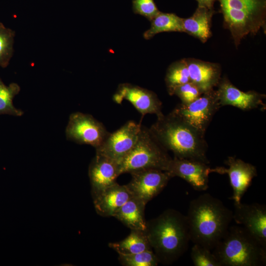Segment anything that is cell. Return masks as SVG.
Masks as SVG:
<instances>
[{"mask_svg":"<svg viewBox=\"0 0 266 266\" xmlns=\"http://www.w3.org/2000/svg\"><path fill=\"white\" fill-rule=\"evenodd\" d=\"M186 216L191 241L210 250L224 236L233 220V212L208 193L192 200Z\"/></svg>","mask_w":266,"mask_h":266,"instance_id":"obj_1","label":"cell"},{"mask_svg":"<svg viewBox=\"0 0 266 266\" xmlns=\"http://www.w3.org/2000/svg\"><path fill=\"white\" fill-rule=\"evenodd\" d=\"M145 232L159 263L164 265L178 260L191 241L186 216L173 209L146 221Z\"/></svg>","mask_w":266,"mask_h":266,"instance_id":"obj_2","label":"cell"},{"mask_svg":"<svg viewBox=\"0 0 266 266\" xmlns=\"http://www.w3.org/2000/svg\"><path fill=\"white\" fill-rule=\"evenodd\" d=\"M149 130L160 144L174 157L209 164L204 136L171 112L157 117Z\"/></svg>","mask_w":266,"mask_h":266,"instance_id":"obj_3","label":"cell"},{"mask_svg":"<svg viewBox=\"0 0 266 266\" xmlns=\"http://www.w3.org/2000/svg\"><path fill=\"white\" fill-rule=\"evenodd\" d=\"M212 253L221 266L266 264V247L241 226L229 227Z\"/></svg>","mask_w":266,"mask_h":266,"instance_id":"obj_4","label":"cell"},{"mask_svg":"<svg viewBox=\"0 0 266 266\" xmlns=\"http://www.w3.org/2000/svg\"><path fill=\"white\" fill-rule=\"evenodd\" d=\"M220 4L224 27L231 33L237 47L248 35L265 30L266 0H217Z\"/></svg>","mask_w":266,"mask_h":266,"instance_id":"obj_5","label":"cell"},{"mask_svg":"<svg viewBox=\"0 0 266 266\" xmlns=\"http://www.w3.org/2000/svg\"><path fill=\"white\" fill-rule=\"evenodd\" d=\"M171 158L154 136L149 128L142 125L135 144L118 163L120 174L148 169L166 171Z\"/></svg>","mask_w":266,"mask_h":266,"instance_id":"obj_6","label":"cell"},{"mask_svg":"<svg viewBox=\"0 0 266 266\" xmlns=\"http://www.w3.org/2000/svg\"><path fill=\"white\" fill-rule=\"evenodd\" d=\"M220 107L217 91L213 89L189 103L178 104L171 112L204 136L213 116Z\"/></svg>","mask_w":266,"mask_h":266,"instance_id":"obj_7","label":"cell"},{"mask_svg":"<svg viewBox=\"0 0 266 266\" xmlns=\"http://www.w3.org/2000/svg\"><path fill=\"white\" fill-rule=\"evenodd\" d=\"M110 133L103 124L92 115L77 112L69 118L66 130L67 138L80 144H88L96 149Z\"/></svg>","mask_w":266,"mask_h":266,"instance_id":"obj_8","label":"cell"},{"mask_svg":"<svg viewBox=\"0 0 266 266\" xmlns=\"http://www.w3.org/2000/svg\"><path fill=\"white\" fill-rule=\"evenodd\" d=\"M141 126L140 123L128 121L115 132L109 133L103 143L96 149V153L104 155L118 163L134 147Z\"/></svg>","mask_w":266,"mask_h":266,"instance_id":"obj_9","label":"cell"},{"mask_svg":"<svg viewBox=\"0 0 266 266\" xmlns=\"http://www.w3.org/2000/svg\"><path fill=\"white\" fill-rule=\"evenodd\" d=\"M132 179L126 185L133 197L146 204L159 194L172 178L166 171L148 169L130 173Z\"/></svg>","mask_w":266,"mask_h":266,"instance_id":"obj_10","label":"cell"},{"mask_svg":"<svg viewBox=\"0 0 266 266\" xmlns=\"http://www.w3.org/2000/svg\"><path fill=\"white\" fill-rule=\"evenodd\" d=\"M114 102L121 104L124 100L131 102L143 117L154 114L162 116V103L156 93L152 91L130 83L119 85L113 96Z\"/></svg>","mask_w":266,"mask_h":266,"instance_id":"obj_11","label":"cell"},{"mask_svg":"<svg viewBox=\"0 0 266 266\" xmlns=\"http://www.w3.org/2000/svg\"><path fill=\"white\" fill-rule=\"evenodd\" d=\"M225 163L228 167L220 166L210 168V173L228 175L233 190V194L231 199L234 201V203H239L252 180L257 176V169L252 164L234 157H229Z\"/></svg>","mask_w":266,"mask_h":266,"instance_id":"obj_12","label":"cell"},{"mask_svg":"<svg viewBox=\"0 0 266 266\" xmlns=\"http://www.w3.org/2000/svg\"><path fill=\"white\" fill-rule=\"evenodd\" d=\"M204 162L174 157L170 160L166 171L172 177L177 176L187 181L195 190H206L208 187L210 167Z\"/></svg>","mask_w":266,"mask_h":266,"instance_id":"obj_13","label":"cell"},{"mask_svg":"<svg viewBox=\"0 0 266 266\" xmlns=\"http://www.w3.org/2000/svg\"><path fill=\"white\" fill-rule=\"evenodd\" d=\"M233 220L246 229L266 247V206L265 204L234 203Z\"/></svg>","mask_w":266,"mask_h":266,"instance_id":"obj_14","label":"cell"},{"mask_svg":"<svg viewBox=\"0 0 266 266\" xmlns=\"http://www.w3.org/2000/svg\"><path fill=\"white\" fill-rule=\"evenodd\" d=\"M216 90L220 105H231L244 111L265 106V94L254 91L243 92L233 84L226 76L221 78Z\"/></svg>","mask_w":266,"mask_h":266,"instance_id":"obj_15","label":"cell"},{"mask_svg":"<svg viewBox=\"0 0 266 266\" xmlns=\"http://www.w3.org/2000/svg\"><path fill=\"white\" fill-rule=\"evenodd\" d=\"M98 214L113 217L116 212L133 196L126 185L117 182L93 195Z\"/></svg>","mask_w":266,"mask_h":266,"instance_id":"obj_16","label":"cell"},{"mask_svg":"<svg viewBox=\"0 0 266 266\" xmlns=\"http://www.w3.org/2000/svg\"><path fill=\"white\" fill-rule=\"evenodd\" d=\"M120 175L117 161L96 153L89 168L92 194L115 183Z\"/></svg>","mask_w":266,"mask_h":266,"instance_id":"obj_17","label":"cell"},{"mask_svg":"<svg viewBox=\"0 0 266 266\" xmlns=\"http://www.w3.org/2000/svg\"><path fill=\"white\" fill-rule=\"evenodd\" d=\"M185 59L191 82L203 93L217 86L221 74L219 64L192 58Z\"/></svg>","mask_w":266,"mask_h":266,"instance_id":"obj_18","label":"cell"},{"mask_svg":"<svg viewBox=\"0 0 266 266\" xmlns=\"http://www.w3.org/2000/svg\"><path fill=\"white\" fill-rule=\"evenodd\" d=\"M214 9L199 6L193 14L187 18H182L183 33H185L205 43L211 36V20Z\"/></svg>","mask_w":266,"mask_h":266,"instance_id":"obj_19","label":"cell"},{"mask_svg":"<svg viewBox=\"0 0 266 266\" xmlns=\"http://www.w3.org/2000/svg\"><path fill=\"white\" fill-rule=\"evenodd\" d=\"M146 203L132 197L114 214L119 220L131 230L145 231L146 221L144 217Z\"/></svg>","mask_w":266,"mask_h":266,"instance_id":"obj_20","label":"cell"},{"mask_svg":"<svg viewBox=\"0 0 266 266\" xmlns=\"http://www.w3.org/2000/svg\"><path fill=\"white\" fill-rule=\"evenodd\" d=\"M118 254H131L152 250L145 231L131 230L125 239L108 244Z\"/></svg>","mask_w":266,"mask_h":266,"instance_id":"obj_21","label":"cell"},{"mask_svg":"<svg viewBox=\"0 0 266 266\" xmlns=\"http://www.w3.org/2000/svg\"><path fill=\"white\" fill-rule=\"evenodd\" d=\"M182 18L174 13L160 11L150 21V28L144 33L143 37L148 40L156 34L163 32L183 33Z\"/></svg>","mask_w":266,"mask_h":266,"instance_id":"obj_22","label":"cell"},{"mask_svg":"<svg viewBox=\"0 0 266 266\" xmlns=\"http://www.w3.org/2000/svg\"><path fill=\"white\" fill-rule=\"evenodd\" d=\"M190 81L185 58L175 61L169 66L166 72L165 83L169 95H173L176 88Z\"/></svg>","mask_w":266,"mask_h":266,"instance_id":"obj_23","label":"cell"},{"mask_svg":"<svg viewBox=\"0 0 266 266\" xmlns=\"http://www.w3.org/2000/svg\"><path fill=\"white\" fill-rule=\"evenodd\" d=\"M20 91V86L15 83L6 86L0 79V114H9L21 116L24 112L14 107L12 101Z\"/></svg>","mask_w":266,"mask_h":266,"instance_id":"obj_24","label":"cell"},{"mask_svg":"<svg viewBox=\"0 0 266 266\" xmlns=\"http://www.w3.org/2000/svg\"><path fill=\"white\" fill-rule=\"evenodd\" d=\"M118 259L125 266H156L159 263L153 250L131 254H119Z\"/></svg>","mask_w":266,"mask_h":266,"instance_id":"obj_25","label":"cell"},{"mask_svg":"<svg viewBox=\"0 0 266 266\" xmlns=\"http://www.w3.org/2000/svg\"><path fill=\"white\" fill-rule=\"evenodd\" d=\"M15 32L0 23V66L6 67L13 53Z\"/></svg>","mask_w":266,"mask_h":266,"instance_id":"obj_26","label":"cell"},{"mask_svg":"<svg viewBox=\"0 0 266 266\" xmlns=\"http://www.w3.org/2000/svg\"><path fill=\"white\" fill-rule=\"evenodd\" d=\"M191 257L195 266H221L211 250L197 244L192 247Z\"/></svg>","mask_w":266,"mask_h":266,"instance_id":"obj_27","label":"cell"},{"mask_svg":"<svg viewBox=\"0 0 266 266\" xmlns=\"http://www.w3.org/2000/svg\"><path fill=\"white\" fill-rule=\"evenodd\" d=\"M203 94L202 91L193 82H189L184 84L175 90L173 95L177 96L182 103H189Z\"/></svg>","mask_w":266,"mask_h":266,"instance_id":"obj_28","label":"cell"},{"mask_svg":"<svg viewBox=\"0 0 266 266\" xmlns=\"http://www.w3.org/2000/svg\"><path fill=\"white\" fill-rule=\"evenodd\" d=\"M133 10L150 21L160 12L154 0H133Z\"/></svg>","mask_w":266,"mask_h":266,"instance_id":"obj_29","label":"cell"},{"mask_svg":"<svg viewBox=\"0 0 266 266\" xmlns=\"http://www.w3.org/2000/svg\"><path fill=\"white\" fill-rule=\"evenodd\" d=\"M198 6L206 7L208 9H214V4L217 0H196Z\"/></svg>","mask_w":266,"mask_h":266,"instance_id":"obj_30","label":"cell"}]
</instances>
